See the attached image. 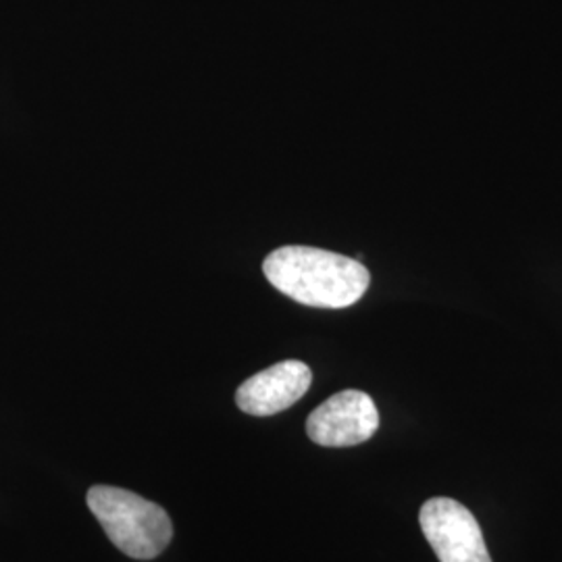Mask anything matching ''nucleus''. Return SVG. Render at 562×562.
<instances>
[{
  "instance_id": "obj_1",
  "label": "nucleus",
  "mask_w": 562,
  "mask_h": 562,
  "mask_svg": "<svg viewBox=\"0 0 562 562\" xmlns=\"http://www.w3.org/2000/svg\"><path fill=\"white\" fill-rule=\"evenodd\" d=\"M262 273L283 296L315 308L352 306L371 283L361 261L311 246L273 250L262 262Z\"/></svg>"
},
{
  "instance_id": "obj_2",
  "label": "nucleus",
  "mask_w": 562,
  "mask_h": 562,
  "mask_svg": "<svg viewBox=\"0 0 562 562\" xmlns=\"http://www.w3.org/2000/svg\"><path fill=\"white\" fill-rule=\"evenodd\" d=\"M86 503L106 538L130 559L153 561L173 538V522L165 508L130 490L94 485L88 490Z\"/></svg>"
},
{
  "instance_id": "obj_3",
  "label": "nucleus",
  "mask_w": 562,
  "mask_h": 562,
  "mask_svg": "<svg viewBox=\"0 0 562 562\" xmlns=\"http://www.w3.org/2000/svg\"><path fill=\"white\" fill-rule=\"evenodd\" d=\"M423 536L440 562H492L473 513L452 498H431L419 513Z\"/></svg>"
},
{
  "instance_id": "obj_4",
  "label": "nucleus",
  "mask_w": 562,
  "mask_h": 562,
  "mask_svg": "<svg viewBox=\"0 0 562 562\" xmlns=\"http://www.w3.org/2000/svg\"><path fill=\"white\" fill-rule=\"evenodd\" d=\"M380 429V411L361 390H344L319 404L306 419V436L325 448L367 442Z\"/></svg>"
},
{
  "instance_id": "obj_5",
  "label": "nucleus",
  "mask_w": 562,
  "mask_h": 562,
  "mask_svg": "<svg viewBox=\"0 0 562 562\" xmlns=\"http://www.w3.org/2000/svg\"><path fill=\"white\" fill-rule=\"evenodd\" d=\"M313 383V371L302 361H281L241 383L236 404L252 417H271L301 401Z\"/></svg>"
}]
</instances>
